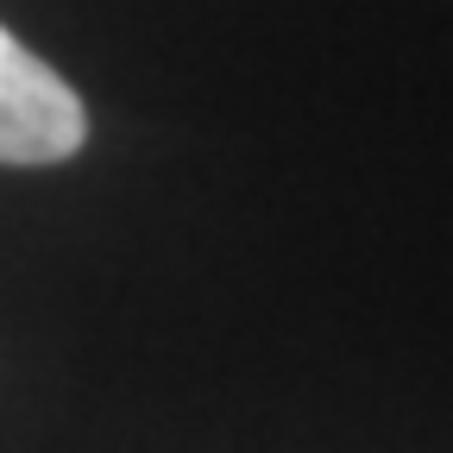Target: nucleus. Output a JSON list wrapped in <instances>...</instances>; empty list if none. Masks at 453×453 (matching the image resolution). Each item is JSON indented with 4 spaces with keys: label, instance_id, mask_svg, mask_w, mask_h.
I'll list each match as a JSON object with an SVG mask.
<instances>
[{
    "label": "nucleus",
    "instance_id": "1",
    "mask_svg": "<svg viewBox=\"0 0 453 453\" xmlns=\"http://www.w3.org/2000/svg\"><path fill=\"white\" fill-rule=\"evenodd\" d=\"M88 139L82 95L0 26V164H64Z\"/></svg>",
    "mask_w": 453,
    "mask_h": 453
}]
</instances>
